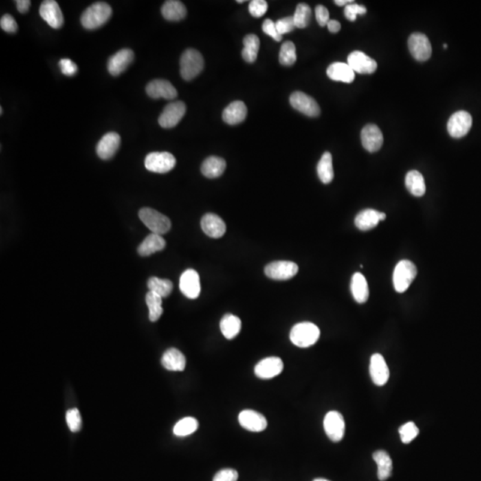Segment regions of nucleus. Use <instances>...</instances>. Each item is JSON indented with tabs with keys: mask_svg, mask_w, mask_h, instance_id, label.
Returning <instances> with one entry per match:
<instances>
[{
	"mask_svg": "<svg viewBox=\"0 0 481 481\" xmlns=\"http://www.w3.org/2000/svg\"><path fill=\"white\" fill-rule=\"evenodd\" d=\"M180 217V202L174 198H164L158 200L146 216V233L153 240H164L177 227Z\"/></svg>",
	"mask_w": 481,
	"mask_h": 481,
	"instance_id": "obj_9",
	"label": "nucleus"
},
{
	"mask_svg": "<svg viewBox=\"0 0 481 481\" xmlns=\"http://www.w3.org/2000/svg\"><path fill=\"white\" fill-rule=\"evenodd\" d=\"M272 439L282 448L297 447L301 439V425L297 409L290 404H281L274 409L269 423Z\"/></svg>",
	"mask_w": 481,
	"mask_h": 481,
	"instance_id": "obj_10",
	"label": "nucleus"
},
{
	"mask_svg": "<svg viewBox=\"0 0 481 481\" xmlns=\"http://www.w3.org/2000/svg\"><path fill=\"white\" fill-rule=\"evenodd\" d=\"M200 90V79L197 74H183L165 86L161 95L162 107L169 114H178L191 104Z\"/></svg>",
	"mask_w": 481,
	"mask_h": 481,
	"instance_id": "obj_11",
	"label": "nucleus"
},
{
	"mask_svg": "<svg viewBox=\"0 0 481 481\" xmlns=\"http://www.w3.org/2000/svg\"><path fill=\"white\" fill-rule=\"evenodd\" d=\"M393 45L398 51L405 54L406 57L411 58L414 62H422L424 54L417 49L416 42H414V34L405 29L397 30V32L393 38Z\"/></svg>",
	"mask_w": 481,
	"mask_h": 481,
	"instance_id": "obj_25",
	"label": "nucleus"
},
{
	"mask_svg": "<svg viewBox=\"0 0 481 481\" xmlns=\"http://www.w3.org/2000/svg\"><path fill=\"white\" fill-rule=\"evenodd\" d=\"M448 400L439 392H411L398 398L397 411L401 416L416 422H427L444 414Z\"/></svg>",
	"mask_w": 481,
	"mask_h": 481,
	"instance_id": "obj_5",
	"label": "nucleus"
},
{
	"mask_svg": "<svg viewBox=\"0 0 481 481\" xmlns=\"http://www.w3.org/2000/svg\"><path fill=\"white\" fill-rule=\"evenodd\" d=\"M59 22L74 40L81 43H90L95 37V23L86 3L82 0H68L63 3L59 13Z\"/></svg>",
	"mask_w": 481,
	"mask_h": 481,
	"instance_id": "obj_8",
	"label": "nucleus"
},
{
	"mask_svg": "<svg viewBox=\"0 0 481 481\" xmlns=\"http://www.w3.org/2000/svg\"><path fill=\"white\" fill-rule=\"evenodd\" d=\"M357 4H365V3L367 2H364V0H357Z\"/></svg>",
	"mask_w": 481,
	"mask_h": 481,
	"instance_id": "obj_33",
	"label": "nucleus"
},
{
	"mask_svg": "<svg viewBox=\"0 0 481 481\" xmlns=\"http://www.w3.org/2000/svg\"><path fill=\"white\" fill-rule=\"evenodd\" d=\"M414 42H416L417 49L424 54L425 51H430L439 48L441 45L442 38L441 29L440 24H432V26L423 27L417 30L414 34Z\"/></svg>",
	"mask_w": 481,
	"mask_h": 481,
	"instance_id": "obj_24",
	"label": "nucleus"
},
{
	"mask_svg": "<svg viewBox=\"0 0 481 481\" xmlns=\"http://www.w3.org/2000/svg\"><path fill=\"white\" fill-rule=\"evenodd\" d=\"M307 90L298 76L280 74L271 87V111L280 122L290 120L304 107Z\"/></svg>",
	"mask_w": 481,
	"mask_h": 481,
	"instance_id": "obj_2",
	"label": "nucleus"
},
{
	"mask_svg": "<svg viewBox=\"0 0 481 481\" xmlns=\"http://www.w3.org/2000/svg\"><path fill=\"white\" fill-rule=\"evenodd\" d=\"M467 23H468V18L463 7L456 4L448 5L440 23L445 42H459L466 32Z\"/></svg>",
	"mask_w": 481,
	"mask_h": 481,
	"instance_id": "obj_21",
	"label": "nucleus"
},
{
	"mask_svg": "<svg viewBox=\"0 0 481 481\" xmlns=\"http://www.w3.org/2000/svg\"><path fill=\"white\" fill-rule=\"evenodd\" d=\"M280 161L277 154L272 151L255 154L245 165L238 175V186L246 192L263 191L271 183L279 170Z\"/></svg>",
	"mask_w": 481,
	"mask_h": 481,
	"instance_id": "obj_6",
	"label": "nucleus"
},
{
	"mask_svg": "<svg viewBox=\"0 0 481 481\" xmlns=\"http://www.w3.org/2000/svg\"><path fill=\"white\" fill-rule=\"evenodd\" d=\"M167 19V11L161 4L146 3L139 5L123 21L120 27L123 40L131 45L150 42L166 27Z\"/></svg>",
	"mask_w": 481,
	"mask_h": 481,
	"instance_id": "obj_1",
	"label": "nucleus"
},
{
	"mask_svg": "<svg viewBox=\"0 0 481 481\" xmlns=\"http://www.w3.org/2000/svg\"><path fill=\"white\" fill-rule=\"evenodd\" d=\"M221 430L225 437H229L242 447L252 445L260 434V425L255 420L241 419L232 414L222 420Z\"/></svg>",
	"mask_w": 481,
	"mask_h": 481,
	"instance_id": "obj_19",
	"label": "nucleus"
},
{
	"mask_svg": "<svg viewBox=\"0 0 481 481\" xmlns=\"http://www.w3.org/2000/svg\"><path fill=\"white\" fill-rule=\"evenodd\" d=\"M477 265H479V268L481 271V238H480L479 244H477Z\"/></svg>",
	"mask_w": 481,
	"mask_h": 481,
	"instance_id": "obj_31",
	"label": "nucleus"
},
{
	"mask_svg": "<svg viewBox=\"0 0 481 481\" xmlns=\"http://www.w3.org/2000/svg\"><path fill=\"white\" fill-rule=\"evenodd\" d=\"M370 161L362 151L346 154L334 167V181L343 188H356L370 178Z\"/></svg>",
	"mask_w": 481,
	"mask_h": 481,
	"instance_id": "obj_14",
	"label": "nucleus"
},
{
	"mask_svg": "<svg viewBox=\"0 0 481 481\" xmlns=\"http://www.w3.org/2000/svg\"><path fill=\"white\" fill-rule=\"evenodd\" d=\"M23 4L24 11H26L27 16L31 21H38V19L42 18L43 13H45L46 5H48L45 0H27Z\"/></svg>",
	"mask_w": 481,
	"mask_h": 481,
	"instance_id": "obj_28",
	"label": "nucleus"
},
{
	"mask_svg": "<svg viewBox=\"0 0 481 481\" xmlns=\"http://www.w3.org/2000/svg\"><path fill=\"white\" fill-rule=\"evenodd\" d=\"M0 40L4 46L11 49H22L27 45L26 34L15 22H7L0 30Z\"/></svg>",
	"mask_w": 481,
	"mask_h": 481,
	"instance_id": "obj_26",
	"label": "nucleus"
},
{
	"mask_svg": "<svg viewBox=\"0 0 481 481\" xmlns=\"http://www.w3.org/2000/svg\"><path fill=\"white\" fill-rule=\"evenodd\" d=\"M280 19L276 5L266 0L249 2L242 11L245 26L255 32L272 31L279 26Z\"/></svg>",
	"mask_w": 481,
	"mask_h": 481,
	"instance_id": "obj_15",
	"label": "nucleus"
},
{
	"mask_svg": "<svg viewBox=\"0 0 481 481\" xmlns=\"http://www.w3.org/2000/svg\"><path fill=\"white\" fill-rule=\"evenodd\" d=\"M263 236L252 227H232L224 230L217 240V249L224 257L246 261L263 252Z\"/></svg>",
	"mask_w": 481,
	"mask_h": 481,
	"instance_id": "obj_4",
	"label": "nucleus"
},
{
	"mask_svg": "<svg viewBox=\"0 0 481 481\" xmlns=\"http://www.w3.org/2000/svg\"><path fill=\"white\" fill-rule=\"evenodd\" d=\"M0 170H2V173L4 172V162H0Z\"/></svg>",
	"mask_w": 481,
	"mask_h": 481,
	"instance_id": "obj_32",
	"label": "nucleus"
},
{
	"mask_svg": "<svg viewBox=\"0 0 481 481\" xmlns=\"http://www.w3.org/2000/svg\"><path fill=\"white\" fill-rule=\"evenodd\" d=\"M209 328L230 349L246 352L255 345L257 334L254 328L236 316L227 312H214L208 318Z\"/></svg>",
	"mask_w": 481,
	"mask_h": 481,
	"instance_id": "obj_3",
	"label": "nucleus"
},
{
	"mask_svg": "<svg viewBox=\"0 0 481 481\" xmlns=\"http://www.w3.org/2000/svg\"><path fill=\"white\" fill-rule=\"evenodd\" d=\"M434 156L445 166L463 175H477L481 165L475 151L455 138H445L434 145Z\"/></svg>",
	"mask_w": 481,
	"mask_h": 481,
	"instance_id": "obj_7",
	"label": "nucleus"
},
{
	"mask_svg": "<svg viewBox=\"0 0 481 481\" xmlns=\"http://www.w3.org/2000/svg\"><path fill=\"white\" fill-rule=\"evenodd\" d=\"M401 11L403 8L397 0H380L373 7V16L380 26L389 27L398 21Z\"/></svg>",
	"mask_w": 481,
	"mask_h": 481,
	"instance_id": "obj_23",
	"label": "nucleus"
},
{
	"mask_svg": "<svg viewBox=\"0 0 481 481\" xmlns=\"http://www.w3.org/2000/svg\"><path fill=\"white\" fill-rule=\"evenodd\" d=\"M389 59L381 51H373L365 59V74L362 76V85L370 94L379 95L387 86L389 76Z\"/></svg>",
	"mask_w": 481,
	"mask_h": 481,
	"instance_id": "obj_18",
	"label": "nucleus"
},
{
	"mask_svg": "<svg viewBox=\"0 0 481 481\" xmlns=\"http://www.w3.org/2000/svg\"><path fill=\"white\" fill-rule=\"evenodd\" d=\"M301 340L307 352L321 359L334 356L340 346V338L334 329L320 320H310L305 324Z\"/></svg>",
	"mask_w": 481,
	"mask_h": 481,
	"instance_id": "obj_13",
	"label": "nucleus"
},
{
	"mask_svg": "<svg viewBox=\"0 0 481 481\" xmlns=\"http://www.w3.org/2000/svg\"><path fill=\"white\" fill-rule=\"evenodd\" d=\"M218 452L224 463L225 481H237L245 469L244 447L233 441L229 437H222L218 444Z\"/></svg>",
	"mask_w": 481,
	"mask_h": 481,
	"instance_id": "obj_20",
	"label": "nucleus"
},
{
	"mask_svg": "<svg viewBox=\"0 0 481 481\" xmlns=\"http://www.w3.org/2000/svg\"><path fill=\"white\" fill-rule=\"evenodd\" d=\"M249 370V362L240 352L227 351L214 361L206 372V378L210 384L219 385L227 383L233 379L240 378Z\"/></svg>",
	"mask_w": 481,
	"mask_h": 481,
	"instance_id": "obj_16",
	"label": "nucleus"
},
{
	"mask_svg": "<svg viewBox=\"0 0 481 481\" xmlns=\"http://www.w3.org/2000/svg\"><path fill=\"white\" fill-rule=\"evenodd\" d=\"M219 139L230 148L260 150L266 145L265 134L252 120H232L219 129Z\"/></svg>",
	"mask_w": 481,
	"mask_h": 481,
	"instance_id": "obj_12",
	"label": "nucleus"
},
{
	"mask_svg": "<svg viewBox=\"0 0 481 481\" xmlns=\"http://www.w3.org/2000/svg\"><path fill=\"white\" fill-rule=\"evenodd\" d=\"M340 245L336 238L326 235H316L302 246V260L312 268H324L336 260Z\"/></svg>",
	"mask_w": 481,
	"mask_h": 481,
	"instance_id": "obj_17",
	"label": "nucleus"
},
{
	"mask_svg": "<svg viewBox=\"0 0 481 481\" xmlns=\"http://www.w3.org/2000/svg\"><path fill=\"white\" fill-rule=\"evenodd\" d=\"M332 481H361V479L357 475L352 474V472L340 471L334 475Z\"/></svg>",
	"mask_w": 481,
	"mask_h": 481,
	"instance_id": "obj_29",
	"label": "nucleus"
},
{
	"mask_svg": "<svg viewBox=\"0 0 481 481\" xmlns=\"http://www.w3.org/2000/svg\"><path fill=\"white\" fill-rule=\"evenodd\" d=\"M89 99L93 109L98 114H110V112L114 111L115 106H117L115 96L101 87L90 90Z\"/></svg>",
	"mask_w": 481,
	"mask_h": 481,
	"instance_id": "obj_27",
	"label": "nucleus"
},
{
	"mask_svg": "<svg viewBox=\"0 0 481 481\" xmlns=\"http://www.w3.org/2000/svg\"><path fill=\"white\" fill-rule=\"evenodd\" d=\"M445 90L444 71L437 62H430L422 70L419 93L423 98L437 99Z\"/></svg>",
	"mask_w": 481,
	"mask_h": 481,
	"instance_id": "obj_22",
	"label": "nucleus"
},
{
	"mask_svg": "<svg viewBox=\"0 0 481 481\" xmlns=\"http://www.w3.org/2000/svg\"><path fill=\"white\" fill-rule=\"evenodd\" d=\"M474 27L477 37L481 40V7L474 11Z\"/></svg>",
	"mask_w": 481,
	"mask_h": 481,
	"instance_id": "obj_30",
	"label": "nucleus"
}]
</instances>
